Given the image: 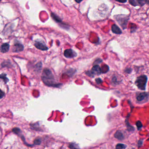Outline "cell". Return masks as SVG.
Listing matches in <instances>:
<instances>
[{"instance_id":"277c9868","label":"cell","mask_w":149,"mask_h":149,"mask_svg":"<svg viewBox=\"0 0 149 149\" xmlns=\"http://www.w3.org/2000/svg\"><path fill=\"white\" fill-rule=\"evenodd\" d=\"M64 55L67 58H72L77 56V54L72 49H68L64 51Z\"/></svg>"},{"instance_id":"4fadbf2b","label":"cell","mask_w":149,"mask_h":149,"mask_svg":"<svg viewBox=\"0 0 149 149\" xmlns=\"http://www.w3.org/2000/svg\"><path fill=\"white\" fill-rule=\"evenodd\" d=\"M126 147V146L123 144H121V143H119L116 146V149H125Z\"/></svg>"},{"instance_id":"e0dca14e","label":"cell","mask_w":149,"mask_h":149,"mask_svg":"<svg viewBox=\"0 0 149 149\" xmlns=\"http://www.w3.org/2000/svg\"><path fill=\"white\" fill-rule=\"evenodd\" d=\"M136 125V126H137V128H138V129H140V128H141V127H142V126H143L141 122L139 121L137 122Z\"/></svg>"},{"instance_id":"5bb4252c","label":"cell","mask_w":149,"mask_h":149,"mask_svg":"<svg viewBox=\"0 0 149 149\" xmlns=\"http://www.w3.org/2000/svg\"><path fill=\"white\" fill-rule=\"evenodd\" d=\"M129 2L130 4L134 6H136L139 5V3H138L137 0H129Z\"/></svg>"},{"instance_id":"8fae6325","label":"cell","mask_w":149,"mask_h":149,"mask_svg":"<svg viewBox=\"0 0 149 149\" xmlns=\"http://www.w3.org/2000/svg\"><path fill=\"white\" fill-rule=\"evenodd\" d=\"M51 16L54 20L56 21V22H58V23L62 22L61 19L59 17H58L57 15H56V14H54V13H52L51 14Z\"/></svg>"},{"instance_id":"9a60e30c","label":"cell","mask_w":149,"mask_h":149,"mask_svg":"<svg viewBox=\"0 0 149 149\" xmlns=\"http://www.w3.org/2000/svg\"><path fill=\"white\" fill-rule=\"evenodd\" d=\"M69 147L70 149H79L78 145H76L75 143H71L69 146Z\"/></svg>"},{"instance_id":"cb8c5ba5","label":"cell","mask_w":149,"mask_h":149,"mask_svg":"<svg viewBox=\"0 0 149 149\" xmlns=\"http://www.w3.org/2000/svg\"><path fill=\"white\" fill-rule=\"evenodd\" d=\"M75 1L76 2H77V3H80V2H81L82 0H81V1H78V0H75Z\"/></svg>"},{"instance_id":"603a6c76","label":"cell","mask_w":149,"mask_h":149,"mask_svg":"<svg viewBox=\"0 0 149 149\" xmlns=\"http://www.w3.org/2000/svg\"><path fill=\"white\" fill-rule=\"evenodd\" d=\"M116 1H118V2H120V3H123L127 2L126 0H125V1H119V0H116Z\"/></svg>"},{"instance_id":"30bf717a","label":"cell","mask_w":149,"mask_h":149,"mask_svg":"<svg viewBox=\"0 0 149 149\" xmlns=\"http://www.w3.org/2000/svg\"><path fill=\"white\" fill-rule=\"evenodd\" d=\"M115 137L119 140H123L124 139V137L123 135V134L122 133V132L120 131H117L115 134Z\"/></svg>"},{"instance_id":"ac0fdd59","label":"cell","mask_w":149,"mask_h":149,"mask_svg":"<svg viewBox=\"0 0 149 149\" xmlns=\"http://www.w3.org/2000/svg\"><path fill=\"white\" fill-rule=\"evenodd\" d=\"M41 140L40 139H36L34 141V144L36 145H40L41 143Z\"/></svg>"},{"instance_id":"8992f818","label":"cell","mask_w":149,"mask_h":149,"mask_svg":"<svg viewBox=\"0 0 149 149\" xmlns=\"http://www.w3.org/2000/svg\"><path fill=\"white\" fill-rule=\"evenodd\" d=\"M34 45L36 48H37L39 50H41L45 51V50H48V47L44 43H43L41 42L36 41Z\"/></svg>"},{"instance_id":"9c48e42d","label":"cell","mask_w":149,"mask_h":149,"mask_svg":"<svg viewBox=\"0 0 149 149\" xmlns=\"http://www.w3.org/2000/svg\"><path fill=\"white\" fill-rule=\"evenodd\" d=\"M10 48V46L8 43H5L4 44H2V46H1L0 50V51L3 53H5L8 52Z\"/></svg>"},{"instance_id":"52a82bcc","label":"cell","mask_w":149,"mask_h":149,"mask_svg":"<svg viewBox=\"0 0 149 149\" xmlns=\"http://www.w3.org/2000/svg\"><path fill=\"white\" fill-rule=\"evenodd\" d=\"M148 94L147 92H142L139 94L136 97V99L138 101H142L143 100L148 99Z\"/></svg>"},{"instance_id":"d6986e66","label":"cell","mask_w":149,"mask_h":149,"mask_svg":"<svg viewBox=\"0 0 149 149\" xmlns=\"http://www.w3.org/2000/svg\"><path fill=\"white\" fill-rule=\"evenodd\" d=\"M5 93L4 92H3L0 89V98H2V97H4Z\"/></svg>"},{"instance_id":"ffe728a7","label":"cell","mask_w":149,"mask_h":149,"mask_svg":"<svg viewBox=\"0 0 149 149\" xmlns=\"http://www.w3.org/2000/svg\"><path fill=\"white\" fill-rule=\"evenodd\" d=\"M96 83L97 84H100V83H102V81L101 79H100V78H97V79H96Z\"/></svg>"},{"instance_id":"5b68a950","label":"cell","mask_w":149,"mask_h":149,"mask_svg":"<svg viewBox=\"0 0 149 149\" xmlns=\"http://www.w3.org/2000/svg\"><path fill=\"white\" fill-rule=\"evenodd\" d=\"M24 47L23 45L19 42H15L13 49V51L14 52H19L22 51L24 50Z\"/></svg>"},{"instance_id":"7402d4cb","label":"cell","mask_w":149,"mask_h":149,"mask_svg":"<svg viewBox=\"0 0 149 149\" xmlns=\"http://www.w3.org/2000/svg\"><path fill=\"white\" fill-rule=\"evenodd\" d=\"M142 144H143V141H142V140H139V142H138V145H139V147H140V146H141L142 145Z\"/></svg>"},{"instance_id":"7c38bea8","label":"cell","mask_w":149,"mask_h":149,"mask_svg":"<svg viewBox=\"0 0 149 149\" xmlns=\"http://www.w3.org/2000/svg\"><path fill=\"white\" fill-rule=\"evenodd\" d=\"M0 79L3 80L5 83H7L9 81L8 78L6 77V74H2L0 75Z\"/></svg>"},{"instance_id":"2e32d148","label":"cell","mask_w":149,"mask_h":149,"mask_svg":"<svg viewBox=\"0 0 149 149\" xmlns=\"http://www.w3.org/2000/svg\"><path fill=\"white\" fill-rule=\"evenodd\" d=\"M13 132H14V133H15L16 134H18V135H19L20 133L21 132V131L20 130V129L18 128H15L13 129Z\"/></svg>"},{"instance_id":"44dd1931","label":"cell","mask_w":149,"mask_h":149,"mask_svg":"<svg viewBox=\"0 0 149 149\" xmlns=\"http://www.w3.org/2000/svg\"><path fill=\"white\" fill-rule=\"evenodd\" d=\"M132 71V69L130 68H127V69H125V72L127 73L128 74H130L131 73V72Z\"/></svg>"},{"instance_id":"3957f363","label":"cell","mask_w":149,"mask_h":149,"mask_svg":"<svg viewBox=\"0 0 149 149\" xmlns=\"http://www.w3.org/2000/svg\"><path fill=\"white\" fill-rule=\"evenodd\" d=\"M89 73H86V74L90 77H94L95 75H99L101 74V68L98 65L94 66L91 71H88Z\"/></svg>"},{"instance_id":"7a4b0ae2","label":"cell","mask_w":149,"mask_h":149,"mask_svg":"<svg viewBox=\"0 0 149 149\" xmlns=\"http://www.w3.org/2000/svg\"><path fill=\"white\" fill-rule=\"evenodd\" d=\"M147 81V76L145 75H142L137 78L135 81V85L139 89L145 90Z\"/></svg>"},{"instance_id":"6da1fadb","label":"cell","mask_w":149,"mask_h":149,"mask_svg":"<svg viewBox=\"0 0 149 149\" xmlns=\"http://www.w3.org/2000/svg\"><path fill=\"white\" fill-rule=\"evenodd\" d=\"M42 79L46 85L53 87H60L61 83H57L55 81L53 74L51 71L48 68L45 69L42 75Z\"/></svg>"},{"instance_id":"ba28073f","label":"cell","mask_w":149,"mask_h":149,"mask_svg":"<svg viewBox=\"0 0 149 149\" xmlns=\"http://www.w3.org/2000/svg\"><path fill=\"white\" fill-rule=\"evenodd\" d=\"M111 31L115 34H121L122 33L121 29L115 24H113L111 26Z\"/></svg>"}]
</instances>
